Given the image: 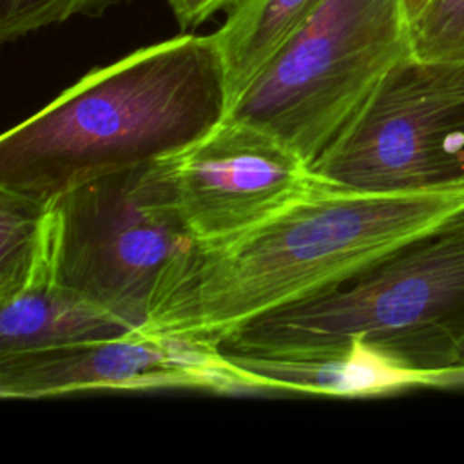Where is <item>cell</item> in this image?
<instances>
[{
	"instance_id": "7c38bea8",
	"label": "cell",
	"mask_w": 464,
	"mask_h": 464,
	"mask_svg": "<svg viewBox=\"0 0 464 464\" xmlns=\"http://www.w3.org/2000/svg\"><path fill=\"white\" fill-rule=\"evenodd\" d=\"M408 40L417 58L464 62V0H428L408 22Z\"/></svg>"
},
{
	"instance_id": "9a60e30c",
	"label": "cell",
	"mask_w": 464,
	"mask_h": 464,
	"mask_svg": "<svg viewBox=\"0 0 464 464\" xmlns=\"http://www.w3.org/2000/svg\"><path fill=\"white\" fill-rule=\"evenodd\" d=\"M426 2H428V0H402L408 22H410L413 16H417V14H419V11L424 7V4H426Z\"/></svg>"
},
{
	"instance_id": "9c48e42d",
	"label": "cell",
	"mask_w": 464,
	"mask_h": 464,
	"mask_svg": "<svg viewBox=\"0 0 464 464\" xmlns=\"http://www.w3.org/2000/svg\"><path fill=\"white\" fill-rule=\"evenodd\" d=\"M223 353L254 375L266 393L377 397L424 388H464V368L420 370L364 339H353L334 350L299 355Z\"/></svg>"
},
{
	"instance_id": "ba28073f",
	"label": "cell",
	"mask_w": 464,
	"mask_h": 464,
	"mask_svg": "<svg viewBox=\"0 0 464 464\" xmlns=\"http://www.w3.org/2000/svg\"><path fill=\"white\" fill-rule=\"evenodd\" d=\"M100 390L266 393L263 384L230 361L219 346L149 330L0 355V395L4 399H44Z\"/></svg>"
},
{
	"instance_id": "7a4b0ae2",
	"label": "cell",
	"mask_w": 464,
	"mask_h": 464,
	"mask_svg": "<svg viewBox=\"0 0 464 464\" xmlns=\"http://www.w3.org/2000/svg\"><path fill=\"white\" fill-rule=\"evenodd\" d=\"M228 112L214 34L183 33L89 71L4 132L0 188L56 199L183 149Z\"/></svg>"
},
{
	"instance_id": "52a82bcc",
	"label": "cell",
	"mask_w": 464,
	"mask_h": 464,
	"mask_svg": "<svg viewBox=\"0 0 464 464\" xmlns=\"http://www.w3.org/2000/svg\"><path fill=\"white\" fill-rule=\"evenodd\" d=\"M136 178L138 169L56 198L62 216L58 279L132 330H145L161 276L194 241L141 201Z\"/></svg>"
},
{
	"instance_id": "5bb4252c",
	"label": "cell",
	"mask_w": 464,
	"mask_h": 464,
	"mask_svg": "<svg viewBox=\"0 0 464 464\" xmlns=\"http://www.w3.org/2000/svg\"><path fill=\"white\" fill-rule=\"evenodd\" d=\"M236 0H167L172 16L183 33L198 29L218 11L228 9Z\"/></svg>"
},
{
	"instance_id": "8fae6325",
	"label": "cell",
	"mask_w": 464,
	"mask_h": 464,
	"mask_svg": "<svg viewBox=\"0 0 464 464\" xmlns=\"http://www.w3.org/2000/svg\"><path fill=\"white\" fill-rule=\"evenodd\" d=\"M321 0H236L212 33L227 74L228 109Z\"/></svg>"
},
{
	"instance_id": "6da1fadb",
	"label": "cell",
	"mask_w": 464,
	"mask_h": 464,
	"mask_svg": "<svg viewBox=\"0 0 464 464\" xmlns=\"http://www.w3.org/2000/svg\"><path fill=\"white\" fill-rule=\"evenodd\" d=\"M462 205L464 194H359L319 183L259 225L179 254L145 330L218 346L257 317L353 279Z\"/></svg>"
},
{
	"instance_id": "5b68a950",
	"label": "cell",
	"mask_w": 464,
	"mask_h": 464,
	"mask_svg": "<svg viewBox=\"0 0 464 464\" xmlns=\"http://www.w3.org/2000/svg\"><path fill=\"white\" fill-rule=\"evenodd\" d=\"M359 194H464V62L408 53L310 167Z\"/></svg>"
},
{
	"instance_id": "277c9868",
	"label": "cell",
	"mask_w": 464,
	"mask_h": 464,
	"mask_svg": "<svg viewBox=\"0 0 464 464\" xmlns=\"http://www.w3.org/2000/svg\"><path fill=\"white\" fill-rule=\"evenodd\" d=\"M408 53L402 0H321L227 116L270 132L312 167Z\"/></svg>"
},
{
	"instance_id": "8992f818",
	"label": "cell",
	"mask_w": 464,
	"mask_h": 464,
	"mask_svg": "<svg viewBox=\"0 0 464 464\" xmlns=\"http://www.w3.org/2000/svg\"><path fill=\"white\" fill-rule=\"evenodd\" d=\"M317 185L310 165L288 145L230 116L138 169L136 178L141 201L199 246L259 225Z\"/></svg>"
},
{
	"instance_id": "30bf717a",
	"label": "cell",
	"mask_w": 464,
	"mask_h": 464,
	"mask_svg": "<svg viewBox=\"0 0 464 464\" xmlns=\"http://www.w3.org/2000/svg\"><path fill=\"white\" fill-rule=\"evenodd\" d=\"M134 332L58 279V263L34 272L0 299V355L40 352Z\"/></svg>"
},
{
	"instance_id": "3957f363",
	"label": "cell",
	"mask_w": 464,
	"mask_h": 464,
	"mask_svg": "<svg viewBox=\"0 0 464 464\" xmlns=\"http://www.w3.org/2000/svg\"><path fill=\"white\" fill-rule=\"evenodd\" d=\"M353 339L420 370L464 368V205L353 279L257 317L218 346L279 357Z\"/></svg>"
},
{
	"instance_id": "4fadbf2b",
	"label": "cell",
	"mask_w": 464,
	"mask_h": 464,
	"mask_svg": "<svg viewBox=\"0 0 464 464\" xmlns=\"http://www.w3.org/2000/svg\"><path fill=\"white\" fill-rule=\"evenodd\" d=\"M125 0H0V40L4 44L74 16H102Z\"/></svg>"
}]
</instances>
